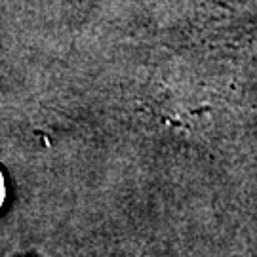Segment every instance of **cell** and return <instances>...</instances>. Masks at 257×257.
Returning <instances> with one entry per match:
<instances>
[{
	"mask_svg": "<svg viewBox=\"0 0 257 257\" xmlns=\"http://www.w3.org/2000/svg\"><path fill=\"white\" fill-rule=\"evenodd\" d=\"M6 202V181H4V175L0 172V208Z\"/></svg>",
	"mask_w": 257,
	"mask_h": 257,
	"instance_id": "1",
	"label": "cell"
}]
</instances>
